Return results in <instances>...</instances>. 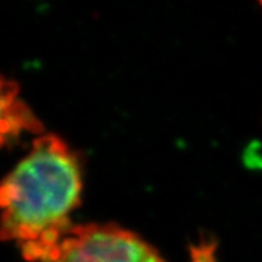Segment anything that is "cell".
I'll list each match as a JSON object with an SVG mask.
<instances>
[{
  "mask_svg": "<svg viewBox=\"0 0 262 262\" xmlns=\"http://www.w3.org/2000/svg\"><path fill=\"white\" fill-rule=\"evenodd\" d=\"M79 158L60 137L43 134L3 180L2 238L30 262H54L80 202Z\"/></svg>",
  "mask_w": 262,
  "mask_h": 262,
  "instance_id": "6da1fadb",
  "label": "cell"
},
{
  "mask_svg": "<svg viewBox=\"0 0 262 262\" xmlns=\"http://www.w3.org/2000/svg\"><path fill=\"white\" fill-rule=\"evenodd\" d=\"M54 262H166L152 245L113 224L76 225L63 238Z\"/></svg>",
  "mask_w": 262,
  "mask_h": 262,
  "instance_id": "7a4b0ae2",
  "label": "cell"
},
{
  "mask_svg": "<svg viewBox=\"0 0 262 262\" xmlns=\"http://www.w3.org/2000/svg\"><path fill=\"white\" fill-rule=\"evenodd\" d=\"M2 139L16 138L21 131H32L39 133L40 123L32 115L27 106L21 103L17 98V86L15 83H6L3 80V91H2Z\"/></svg>",
  "mask_w": 262,
  "mask_h": 262,
  "instance_id": "3957f363",
  "label": "cell"
}]
</instances>
